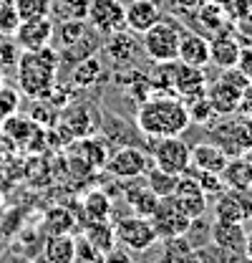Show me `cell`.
<instances>
[{
    "label": "cell",
    "instance_id": "cell-1",
    "mask_svg": "<svg viewBox=\"0 0 252 263\" xmlns=\"http://www.w3.org/2000/svg\"><path fill=\"white\" fill-rule=\"evenodd\" d=\"M189 124L187 104L177 94H149L136 109V127L149 139L184 134Z\"/></svg>",
    "mask_w": 252,
    "mask_h": 263
},
{
    "label": "cell",
    "instance_id": "cell-2",
    "mask_svg": "<svg viewBox=\"0 0 252 263\" xmlns=\"http://www.w3.org/2000/svg\"><path fill=\"white\" fill-rule=\"evenodd\" d=\"M58 66H61V56L51 46H43L38 51H20V59L15 64L20 94L35 101L46 99L53 84L58 81Z\"/></svg>",
    "mask_w": 252,
    "mask_h": 263
},
{
    "label": "cell",
    "instance_id": "cell-3",
    "mask_svg": "<svg viewBox=\"0 0 252 263\" xmlns=\"http://www.w3.org/2000/svg\"><path fill=\"white\" fill-rule=\"evenodd\" d=\"M209 124H212V142L220 144L227 152V157L245 155L252 147V117H245L240 111L217 114Z\"/></svg>",
    "mask_w": 252,
    "mask_h": 263
},
{
    "label": "cell",
    "instance_id": "cell-4",
    "mask_svg": "<svg viewBox=\"0 0 252 263\" xmlns=\"http://www.w3.org/2000/svg\"><path fill=\"white\" fill-rule=\"evenodd\" d=\"M182 28L174 26L172 21H159L149 31H144V41L141 48L144 53L154 61V64H164V61H177L179 53V41H182Z\"/></svg>",
    "mask_w": 252,
    "mask_h": 263
},
{
    "label": "cell",
    "instance_id": "cell-5",
    "mask_svg": "<svg viewBox=\"0 0 252 263\" xmlns=\"http://www.w3.org/2000/svg\"><path fill=\"white\" fill-rule=\"evenodd\" d=\"M247 84H250L247 76L237 66L235 68H224L220 79L207 89V97L212 101L215 111L217 114H232V111H237L240 97H242V91H245Z\"/></svg>",
    "mask_w": 252,
    "mask_h": 263
},
{
    "label": "cell",
    "instance_id": "cell-6",
    "mask_svg": "<svg viewBox=\"0 0 252 263\" xmlns=\"http://www.w3.org/2000/svg\"><path fill=\"white\" fill-rule=\"evenodd\" d=\"M114 230H116V243L124 246L126 251H131V253H141V251L152 248L159 240L152 220L144 218V215L119 218V220H114Z\"/></svg>",
    "mask_w": 252,
    "mask_h": 263
},
{
    "label": "cell",
    "instance_id": "cell-7",
    "mask_svg": "<svg viewBox=\"0 0 252 263\" xmlns=\"http://www.w3.org/2000/svg\"><path fill=\"white\" fill-rule=\"evenodd\" d=\"M152 226L157 230L159 240L164 238H174V235H187L189 233V226H192V218L187 213L174 202V197L166 195V197H159L157 208L152 213Z\"/></svg>",
    "mask_w": 252,
    "mask_h": 263
},
{
    "label": "cell",
    "instance_id": "cell-8",
    "mask_svg": "<svg viewBox=\"0 0 252 263\" xmlns=\"http://www.w3.org/2000/svg\"><path fill=\"white\" fill-rule=\"evenodd\" d=\"M215 200V218L229 223L252 220V187H224Z\"/></svg>",
    "mask_w": 252,
    "mask_h": 263
},
{
    "label": "cell",
    "instance_id": "cell-9",
    "mask_svg": "<svg viewBox=\"0 0 252 263\" xmlns=\"http://www.w3.org/2000/svg\"><path fill=\"white\" fill-rule=\"evenodd\" d=\"M152 155L139 149V147H124V149H116L114 155L106 157L103 170L111 175V177H119V180H131V177H144L146 170L152 167Z\"/></svg>",
    "mask_w": 252,
    "mask_h": 263
},
{
    "label": "cell",
    "instance_id": "cell-10",
    "mask_svg": "<svg viewBox=\"0 0 252 263\" xmlns=\"http://www.w3.org/2000/svg\"><path fill=\"white\" fill-rule=\"evenodd\" d=\"M189 147L182 134H174V137H159L152 147V162L166 170V172H174V175H182L189 167Z\"/></svg>",
    "mask_w": 252,
    "mask_h": 263
},
{
    "label": "cell",
    "instance_id": "cell-11",
    "mask_svg": "<svg viewBox=\"0 0 252 263\" xmlns=\"http://www.w3.org/2000/svg\"><path fill=\"white\" fill-rule=\"evenodd\" d=\"M245 228L242 223L217 220L209 226V243L217 251V258H245Z\"/></svg>",
    "mask_w": 252,
    "mask_h": 263
},
{
    "label": "cell",
    "instance_id": "cell-12",
    "mask_svg": "<svg viewBox=\"0 0 252 263\" xmlns=\"http://www.w3.org/2000/svg\"><path fill=\"white\" fill-rule=\"evenodd\" d=\"M53 33H56L53 18L51 15H40V18H26V21H20L15 33H13V38L20 46V51H38L43 46H51Z\"/></svg>",
    "mask_w": 252,
    "mask_h": 263
},
{
    "label": "cell",
    "instance_id": "cell-13",
    "mask_svg": "<svg viewBox=\"0 0 252 263\" xmlns=\"http://www.w3.org/2000/svg\"><path fill=\"white\" fill-rule=\"evenodd\" d=\"M86 21L96 33H114L126 28L124 23V3L121 0H91Z\"/></svg>",
    "mask_w": 252,
    "mask_h": 263
},
{
    "label": "cell",
    "instance_id": "cell-14",
    "mask_svg": "<svg viewBox=\"0 0 252 263\" xmlns=\"http://www.w3.org/2000/svg\"><path fill=\"white\" fill-rule=\"evenodd\" d=\"M172 197H174V202L187 213L192 220H194V218H202V215L207 213V208H209V197H207V193H204L189 175H179Z\"/></svg>",
    "mask_w": 252,
    "mask_h": 263
},
{
    "label": "cell",
    "instance_id": "cell-15",
    "mask_svg": "<svg viewBox=\"0 0 252 263\" xmlns=\"http://www.w3.org/2000/svg\"><path fill=\"white\" fill-rule=\"evenodd\" d=\"M207 91V76H204V68H197V66H187L182 61H174V94L187 99H194L199 94Z\"/></svg>",
    "mask_w": 252,
    "mask_h": 263
},
{
    "label": "cell",
    "instance_id": "cell-16",
    "mask_svg": "<svg viewBox=\"0 0 252 263\" xmlns=\"http://www.w3.org/2000/svg\"><path fill=\"white\" fill-rule=\"evenodd\" d=\"M159 21H161V8L154 0H131L129 5H124V23L131 33L149 31Z\"/></svg>",
    "mask_w": 252,
    "mask_h": 263
},
{
    "label": "cell",
    "instance_id": "cell-17",
    "mask_svg": "<svg viewBox=\"0 0 252 263\" xmlns=\"http://www.w3.org/2000/svg\"><path fill=\"white\" fill-rule=\"evenodd\" d=\"M124 195L129 208L134 210V215H144V218H152L154 208L159 202V195L146 185V180H139V177H131L124 182Z\"/></svg>",
    "mask_w": 252,
    "mask_h": 263
},
{
    "label": "cell",
    "instance_id": "cell-18",
    "mask_svg": "<svg viewBox=\"0 0 252 263\" xmlns=\"http://www.w3.org/2000/svg\"><path fill=\"white\" fill-rule=\"evenodd\" d=\"M177 61L197 66V68H207L209 66V38H204L202 33H182Z\"/></svg>",
    "mask_w": 252,
    "mask_h": 263
},
{
    "label": "cell",
    "instance_id": "cell-19",
    "mask_svg": "<svg viewBox=\"0 0 252 263\" xmlns=\"http://www.w3.org/2000/svg\"><path fill=\"white\" fill-rule=\"evenodd\" d=\"M240 41L229 33H217L212 41H209V64H215L220 71L224 68H235L237 59H240Z\"/></svg>",
    "mask_w": 252,
    "mask_h": 263
},
{
    "label": "cell",
    "instance_id": "cell-20",
    "mask_svg": "<svg viewBox=\"0 0 252 263\" xmlns=\"http://www.w3.org/2000/svg\"><path fill=\"white\" fill-rule=\"evenodd\" d=\"M227 152L215 142H199L194 147H189V164L202 167V170H212V172H222L227 164Z\"/></svg>",
    "mask_w": 252,
    "mask_h": 263
},
{
    "label": "cell",
    "instance_id": "cell-21",
    "mask_svg": "<svg viewBox=\"0 0 252 263\" xmlns=\"http://www.w3.org/2000/svg\"><path fill=\"white\" fill-rule=\"evenodd\" d=\"M103 51H106V56L111 59V61H116V64H129V61H134V56H136V51H139V43L134 41V33L129 31V28H121V31H114L109 33V41L103 43Z\"/></svg>",
    "mask_w": 252,
    "mask_h": 263
},
{
    "label": "cell",
    "instance_id": "cell-22",
    "mask_svg": "<svg viewBox=\"0 0 252 263\" xmlns=\"http://www.w3.org/2000/svg\"><path fill=\"white\" fill-rule=\"evenodd\" d=\"M43 258L51 263H73L76 261V238L73 233H53L43 243Z\"/></svg>",
    "mask_w": 252,
    "mask_h": 263
},
{
    "label": "cell",
    "instance_id": "cell-23",
    "mask_svg": "<svg viewBox=\"0 0 252 263\" xmlns=\"http://www.w3.org/2000/svg\"><path fill=\"white\" fill-rule=\"evenodd\" d=\"M220 175L227 187H252V162L245 155L229 157Z\"/></svg>",
    "mask_w": 252,
    "mask_h": 263
},
{
    "label": "cell",
    "instance_id": "cell-24",
    "mask_svg": "<svg viewBox=\"0 0 252 263\" xmlns=\"http://www.w3.org/2000/svg\"><path fill=\"white\" fill-rule=\"evenodd\" d=\"M83 235L94 243L96 248L106 256L114 246H116V230H114V223L109 218H101V220H89L86 228H83Z\"/></svg>",
    "mask_w": 252,
    "mask_h": 263
},
{
    "label": "cell",
    "instance_id": "cell-25",
    "mask_svg": "<svg viewBox=\"0 0 252 263\" xmlns=\"http://www.w3.org/2000/svg\"><path fill=\"white\" fill-rule=\"evenodd\" d=\"M43 228H46L48 235H53V233H73V228H76V215L66 205H53L43 215Z\"/></svg>",
    "mask_w": 252,
    "mask_h": 263
},
{
    "label": "cell",
    "instance_id": "cell-26",
    "mask_svg": "<svg viewBox=\"0 0 252 263\" xmlns=\"http://www.w3.org/2000/svg\"><path fill=\"white\" fill-rule=\"evenodd\" d=\"M182 175H189L204 193H207V197L212 200V197H217L227 187L224 182H222V175L220 172H212V170H202V167H194V164H189L187 170L182 172Z\"/></svg>",
    "mask_w": 252,
    "mask_h": 263
},
{
    "label": "cell",
    "instance_id": "cell-27",
    "mask_svg": "<svg viewBox=\"0 0 252 263\" xmlns=\"http://www.w3.org/2000/svg\"><path fill=\"white\" fill-rule=\"evenodd\" d=\"M152 94H174V61L157 64L152 73H146Z\"/></svg>",
    "mask_w": 252,
    "mask_h": 263
},
{
    "label": "cell",
    "instance_id": "cell-28",
    "mask_svg": "<svg viewBox=\"0 0 252 263\" xmlns=\"http://www.w3.org/2000/svg\"><path fill=\"white\" fill-rule=\"evenodd\" d=\"M144 180H146V185H149V187H152L159 197H166V195H172V193H174L179 175L166 172V170H161V167H157V164H152V167L146 170Z\"/></svg>",
    "mask_w": 252,
    "mask_h": 263
},
{
    "label": "cell",
    "instance_id": "cell-29",
    "mask_svg": "<svg viewBox=\"0 0 252 263\" xmlns=\"http://www.w3.org/2000/svg\"><path fill=\"white\" fill-rule=\"evenodd\" d=\"M98 76H101V61L96 56H89V59L78 61V66L73 68L71 84L76 89H89V86H94L96 81H98Z\"/></svg>",
    "mask_w": 252,
    "mask_h": 263
},
{
    "label": "cell",
    "instance_id": "cell-30",
    "mask_svg": "<svg viewBox=\"0 0 252 263\" xmlns=\"http://www.w3.org/2000/svg\"><path fill=\"white\" fill-rule=\"evenodd\" d=\"M76 152L83 157V162L89 164V167H103L106 157H109L106 144H103L101 139H89V137H81V142H78Z\"/></svg>",
    "mask_w": 252,
    "mask_h": 263
},
{
    "label": "cell",
    "instance_id": "cell-31",
    "mask_svg": "<svg viewBox=\"0 0 252 263\" xmlns=\"http://www.w3.org/2000/svg\"><path fill=\"white\" fill-rule=\"evenodd\" d=\"M184 104H187V111H189V122H194V124H209L217 117V111H215L212 101L207 97V91L194 99H187Z\"/></svg>",
    "mask_w": 252,
    "mask_h": 263
},
{
    "label": "cell",
    "instance_id": "cell-32",
    "mask_svg": "<svg viewBox=\"0 0 252 263\" xmlns=\"http://www.w3.org/2000/svg\"><path fill=\"white\" fill-rule=\"evenodd\" d=\"M91 0H51V15L58 21H73V18H86Z\"/></svg>",
    "mask_w": 252,
    "mask_h": 263
},
{
    "label": "cell",
    "instance_id": "cell-33",
    "mask_svg": "<svg viewBox=\"0 0 252 263\" xmlns=\"http://www.w3.org/2000/svg\"><path fill=\"white\" fill-rule=\"evenodd\" d=\"M94 48H96V41L91 38V31H86V35L78 38L76 43L63 46V51L58 53V56H61V61H66V64H78V61L94 56Z\"/></svg>",
    "mask_w": 252,
    "mask_h": 263
},
{
    "label": "cell",
    "instance_id": "cell-34",
    "mask_svg": "<svg viewBox=\"0 0 252 263\" xmlns=\"http://www.w3.org/2000/svg\"><path fill=\"white\" fill-rule=\"evenodd\" d=\"M83 213L89 220H101L111 215V200L103 190H91L89 195L83 197Z\"/></svg>",
    "mask_w": 252,
    "mask_h": 263
},
{
    "label": "cell",
    "instance_id": "cell-35",
    "mask_svg": "<svg viewBox=\"0 0 252 263\" xmlns=\"http://www.w3.org/2000/svg\"><path fill=\"white\" fill-rule=\"evenodd\" d=\"M0 124H3V132H5L10 139H18V142H28V139H31V134L35 132L33 119L18 117V114H10V117H8V119H3Z\"/></svg>",
    "mask_w": 252,
    "mask_h": 263
},
{
    "label": "cell",
    "instance_id": "cell-36",
    "mask_svg": "<svg viewBox=\"0 0 252 263\" xmlns=\"http://www.w3.org/2000/svg\"><path fill=\"white\" fill-rule=\"evenodd\" d=\"M164 258L166 261H184L194 256V246L187 240V235H174V238H164Z\"/></svg>",
    "mask_w": 252,
    "mask_h": 263
},
{
    "label": "cell",
    "instance_id": "cell-37",
    "mask_svg": "<svg viewBox=\"0 0 252 263\" xmlns=\"http://www.w3.org/2000/svg\"><path fill=\"white\" fill-rule=\"evenodd\" d=\"M89 31L86 26V18H73V21H61V28H58V38H61L63 46H71L76 43L78 38H83Z\"/></svg>",
    "mask_w": 252,
    "mask_h": 263
},
{
    "label": "cell",
    "instance_id": "cell-38",
    "mask_svg": "<svg viewBox=\"0 0 252 263\" xmlns=\"http://www.w3.org/2000/svg\"><path fill=\"white\" fill-rule=\"evenodd\" d=\"M18 59H20V46L15 43V38L13 35H5V38L0 35V71L15 68Z\"/></svg>",
    "mask_w": 252,
    "mask_h": 263
},
{
    "label": "cell",
    "instance_id": "cell-39",
    "mask_svg": "<svg viewBox=\"0 0 252 263\" xmlns=\"http://www.w3.org/2000/svg\"><path fill=\"white\" fill-rule=\"evenodd\" d=\"M13 3H15V10H18L20 21L51 15V0H13Z\"/></svg>",
    "mask_w": 252,
    "mask_h": 263
},
{
    "label": "cell",
    "instance_id": "cell-40",
    "mask_svg": "<svg viewBox=\"0 0 252 263\" xmlns=\"http://www.w3.org/2000/svg\"><path fill=\"white\" fill-rule=\"evenodd\" d=\"M20 23V15L15 10V3H0V35H13Z\"/></svg>",
    "mask_w": 252,
    "mask_h": 263
},
{
    "label": "cell",
    "instance_id": "cell-41",
    "mask_svg": "<svg viewBox=\"0 0 252 263\" xmlns=\"http://www.w3.org/2000/svg\"><path fill=\"white\" fill-rule=\"evenodd\" d=\"M76 261L103 263V253L96 248V246L89 240V238H86V235H81V238H76Z\"/></svg>",
    "mask_w": 252,
    "mask_h": 263
},
{
    "label": "cell",
    "instance_id": "cell-42",
    "mask_svg": "<svg viewBox=\"0 0 252 263\" xmlns=\"http://www.w3.org/2000/svg\"><path fill=\"white\" fill-rule=\"evenodd\" d=\"M18 106H20V91L3 86V89H0V122L8 119L10 114H15Z\"/></svg>",
    "mask_w": 252,
    "mask_h": 263
},
{
    "label": "cell",
    "instance_id": "cell-43",
    "mask_svg": "<svg viewBox=\"0 0 252 263\" xmlns=\"http://www.w3.org/2000/svg\"><path fill=\"white\" fill-rule=\"evenodd\" d=\"M237 68L247 76V81H252V46H245L240 51V59H237Z\"/></svg>",
    "mask_w": 252,
    "mask_h": 263
},
{
    "label": "cell",
    "instance_id": "cell-44",
    "mask_svg": "<svg viewBox=\"0 0 252 263\" xmlns=\"http://www.w3.org/2000/svg\"><path fill=\"white\" fill-rule=\"evenodd\" d=\"M245 258H250L252 261V230L245 235Z\"/></svg>",
    "mask_w": 252,
    "mask_h": 263
},
{
    "label": "cell",
    "instance_id": "cell-45",
    "mask_svg": "<svg viewBox=\"0 0 252 263\" xmlns=\"http://www.w3.org/2000/svg\"><path fill=\"white\" fill-rule=\"evenodd\" d=\"M5 86V76H3V71H0V89Z\"/></svg>",
    "mask_w": 252,
    "mask_h": 263
},
{
    "label": "cell",
    "instance_id": "cell-46",
    "mask_svg": "<svg viewBox=\"0 0 252 263\" xmlns=\"http://www.w3.org/2000/svg\"><path fill=\"white\" fill-rule=\"evenodd\" d=\"M0 3H10V0H0Z\"/></svg>",
    "mask_w": 252,
    "mask_h": 263
}]
</instances>
